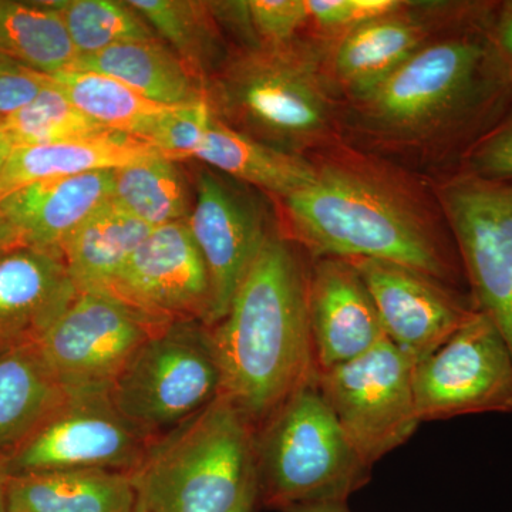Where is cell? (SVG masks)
Masks as SVG:
<instances>
[{
  "label": "cell",
  "mask_w": 512,
  "mask_h": 512,
  "mask_svg": "<svg viewBox=\"0 0 512 512\" xmlns=\"http://www.w3.org/2000/svg\"><path fill=\"white\" fill-rule=\"evenodd\" d=\"M308 276L295 245L272 234L227 315L208 326L221 369V394L255 431L316 377Z\"/></svg>",
  "instance_id": "1"
},
{
  "label": "cell",
  "mask_w": 512,
  "mask_h": 512,
  "mask_svg": "<svg viewBox=\"0 0 512 512\" xmlns=\"http://www.w3.org/2000/svg\"><path fill=\"white\" fill-rule=\"evenodd\" d=\"M491 5L356 97L363 124L397 140L448 133L466 140L470 150L512 97V76L487 33Z\"/></svg>",
  "instance_id": "2"
},
{
  "label": "cell",
  "mask_w": 512,
  "mask_h": 512,
  "mask_svg": "<svg viewBox=\"0 0 512 512\" xmlns=\"http://www.w3.org/2000/svg\"><path fill=\"white\" fill-rule=\"evenodd\" d=\"M284 202L293 241L318 258L382 259L453 288L467 285L458 252L434 237L412 202L372 174L350 165L316 167L312 183Z\"/></svg>",
  "instance_id": "3"
},
{
  "label": "cell",
  "mask_w": 512,
  "mask_h": 512,
  "mask_svg": "<svg viewBox=\"0 0 512 512\" xmlns=\"http://www.w3.org/2000/svg\"><path fill=\"white\" fill-rule=\"evenodd\" d=\"M204 92L214 119L285 153L302 156L332 130L318 67L295 42L231 53Z\"/></svg>",
  "instance_id": "4"
},
{
  "label": "cell",
  "mask_w": 512,
  "mask_h": 512,
  "mask_svg": "<svg viewBox=\"0 0 512 512\" xmlns=\"http://www.w3.org/2000/svg\"><path fill=\"white\" fill-rule=\"evenodd\" d=\"M258 507L348 501L372 467L357 453L320 393L316 377L254 434Z\"/></svg>",
  "instance_id": "5"
},
{
  "label": "cell",
  "mask_w": 512,
  "mask_h": 512,
  "mask_svg": "<svg viewBox=\"0 0 512 512\" xmlns=\"http://www.w3.org/2000/svg\"><path fill=\"white\" fill-rule=\"evenodd\" d=\"M254 434L220 394L207 409L151 446L133 474L144 512H228L254 476Z\"/></svg>",
  "instance_id": "6"
},
{
  "label": "cell",
  "mask_w": 512,
  "mask_h": 512,
  "mask_svg": "<svg viewBox=\"0 0 512 512\" xmlns=\"http://www.w3.org/2000/svg\"><path fill=\"white\" fill-rule=\"evenodd\" d=\"M221 387L210 328L174 322L140 346L107 396L121 417L157 443L207 409Z\"/></svg>",
  "instance_id": "7"
},
{
  "label": "cell",
  "mask_w": 512,
  "mask_h": 512,
  "mask_svg": "<svg viewBox=\"0 0 512 512\" xmlns=\"http://www.w3.org/2000/svg\"><path fill=\"white\" fill-rule=\"evenodd\" d=\"M416 362L389 339L365 355L316 372V384L357 453L370 467L402 446L421 423Z\"/></svg>",
  "instance_id": "8"
},
{
  "label": "cell",
  "mask_w": 512,
  "mask_h": 512,
  "mask_svg": "<svg viewBox=\"0 0 512 512\" xmlns=\"http://www.w3.org/2000/svg\"><path fill=\"white\" fill-rule=\"evenodd\" d=\"M440 201L477 311L512 353V180L457 174Z\"/></svg>",
  "instance_id": "9"
},
{
  "label": "cell",
  "mask_w": 512,
  "mask_h": 512,
  "mask_svg": "<svg viewBox=\"0 0 512 512\" xmlns=\"http://www.w3.org/2000/svg\"><path fill=\"white\" fill-rule=\"evenodd\" d=\"M421 423L512 413V353L491 319L477 311L414 367Z\"/></svg>",
  "instance_id": "10"
},
{
  "label": "cell",
  "mask_w": 512,
  "mask_h": 512,
  "mask_svg": "<svg viewBox=\"0 0 512 512\" xmlns=\"http://www.w3.org/2000/svg\"><path fill=\"white\" fill-rule=\"evenodd\" d=\"M167 325L110 293L79 291L40 350L67 394L109 393L128 360Z\"/></svg>",
  "instance_id": "11"
},
{
  "label": "cell",
  "mask_w": 512,
  "mask_h": 512,
  "mask_svg": "<svg viewBox=\"0 0 512 512\" xmlns=\"http://www.w3.org/2000/svg\"><path fill=\"white\" fill-rule=\"evenodd\" d=\"M153 444L120 416L107 393L67 394L62 406L0 467L6 477L70 470L134 474Z\"/></svg>",
  "instance_id": "12"
},
{
  "label": "cell",
  "mask_w": 512,
  "mask_h": 512,
  "mask_svg": "<svg viewBox=\"0 0 512 512\" xmlns=\"http://www.w3.org/2000/svg\"><path fill=\"white\" fill-rule=\"evenodd\" d=\"M194 204L187 220L210 274V325L227 315L229 305L256 256L274 234L268 212L248 185L212 168L194 174Z\"/></svg>",
  "instance_id": "13"
},
{
  "label": "cell",
  "mask_w": 512,
  "mask_h": 512,
  "mask_svg": "<svg viewBox=\"0 0 512 512\" xmlns=\"http://www.w3.org/2000/svg\"><path fill=\"white\" fill-rule=\"evenodd\" d=\"M101 292L161 323L210 325V274L187 221L154 228Z\"/></svg>",
  "instance_id": "14"
},
{
  "label": "cell",
  "mask_w": 512,
  "mask_h": 512,
  "mask_svg": "<svg viewBox=\"0 0 512 512\" xmlns=\"http://www.w3.org/2000/svg\"><path fill=\"white\" fill-rule=\"evenodd\" d=\"M379 312L386 338L414 362L431 355L477 312L470 295L382 259H352Z\"/></svg>",
  "instance_id": "15"
},
{
  "label": "cell",
  "mask_w": 512,
  "mask_h": 512,
  "mask_svg": "<svg viewBox=\"0 0 512 512\" xmlns=\"http://www.w3.org/2000/svg\"><path fill=\"white\" fill-rule=\"evenodd\" d=\"M316 372L365 355L386 339L369 289L349 259L319 258L308 276Z\"/></svg>",
  "instance_id": "16"
},
{
  "label": "cell",
  "mask_w": 512,
  "mask_h": 512,
  "mask_svg": "<svg viewBox=\"0 0 512 512\" xmlns=\"http://www.w3.org/2000/svg\"><path fill=\"white\" fill-rule=\"evenodd\" d=\"M77 293L63 256L26 245L0 255V356L40 346Z\"/></svg>",
  "instance_id": "17"
},
{
  "label": "cell",
  "mask_w": 512,
  "mask_h": 512,
  "mask_svg": "<svg viewBox=\"0 0 512 512\" xmlns=\"http://www.w3.org/2000/svg\"><path fill=\"white\" fill-rule=\"evenodd\" d=\"M114 170L37 181L0 198V215L26 247L63 256L77 229L113 198Z\"/></svg>",
  "instance_id": "18"
},
{
  "label": "cell",
  "mask_w": 512,
  "mask_h": 512,
  "mask_svg": "<svg viewBox=\"0 0 512 512\" xmlns=\"http://www.w3.org/2000/svg\"><path fill=\"white\" fill-rule=\"evenodd\" d=\"M156 154V148L146 141L124 133L63 143L15 146L0 173V198L37 181L117 170Z\"/></svg>",
  "instance_id": "19"
},
{
  "label": "cell",
  "mask_w": 512,
  "mask_h": 512,
  "mask_svg": "<svg viewBox=\"0 0 512 512\" xmlns=\"http://www.w3.org/2000/svg\"><path fill=\"white\" fill-rule=\"evenodd\" d=\"M8 512H138L133 474L50 471L8 477Z\"/></svg>",
  "instance_id": "20"
},
{
  "label": "cell",
  "mask_w": 512,
  "mask_h": 512,
  "mask_svg": "<svg viewBox=\"0 0 512 512\" xmlns=\"http://www.w3.org/2000/svg\"><path fill=\"white\" fill-rule=\"evenodd\" d=\"M70 69L104 74L163 106L205 100L204 83L158 37L130 40L96 55L77 57Z\"/></svg>",
  "instance_id": "21"
},
{
  "label": "cell",
  "mask_w": 512,
  "mask_h": 512,
  "mask_svg": "<svg viewBox=\"0 0 512 512\" xmlns=\"http://www.w3.org/2000/svg\"><path fill=\"white\" fill-rule=\"evenodd\" d=\"M67 399L40 346L0 356V464Z\"/></svg>",
  "instance_id": "22"
},
{
  "label": "cell",
  "mask_w": 512,
  "mask_h": 512,
  "mask_svg": "<svg viewBox=\"0 0 512 512\" xmlns=\"http://www.w3.org/2000/svg\"><path fill=\"white\" fill-rule=\"evenodd\" d=\"M406 9L342 36L335 53V70L355 99L375 89L427 45L430 26L407 15Z\"/></svg>",
  "instance_id": "23"
},
{
  "label": "cell",
  "mask_w": 512,
  "mask_h": 512,
  "mask_svg": "<svg viewBox=\"0 0 512 512\" xmlns=\"http://www.w3.org/2000/svg\"><path fill=\"white\" fill-rule=\"evenodd\" d=\"M192 158L238 183L271 192L282 200L311 184L316 173L315 165L302 156L259 143L214 117Z\"/></svg>",
  "instance_id": "24"
},
{
  "label": "cell",
  "mask_w": 512,
  "mask_h": 512,
  "mask_svg": "<svg viewBox=\"0 0 512 512\" xmlns=\"http://www.w3.org/2000/svg\"><path fill=\"white\" fill-rule=\"evenodd\" d=\"M153 229L107 202L63 249L77 291H106Z\"/></svg>",
  "instance_id": "25"
},
{
  "label": "cell",
  "mask_w": 512,
  "mask_h": 512,
  "mask_svg": "<svg viewBox=\"0 0 512 512\" xmlns=\"http://www.w3.org/2000/svg\"><path fill=\"white\" fill-rule=\"evenodd\" d=\"M158 39L183 60L202 83L227 62L231 52L208 2L195 0H127Z\"/></svg>",
  "instance_id": "26"
},
{
  "label": "cell",
  "mask_w": 512,
  "mask_h": 512,
  "mask_svg": "<svg viewBox=\"0 0 512 512\" xmlns=\"http://www.w3.org/2000/svg\"><path fill=\"white\" fill-rule=\"evenodd\" d=\"M111 201L148 227H163L190 218L194 184L181 161L158 153L114 170Z\"/></svg>",
  "instance_id": "27"
},
{
  "label": "cell",
  "mask_w": 512,
  "mask_h": 512,
  "mask_svg": "<svg viewBox=\"0 0 512 512\" xmlns=\"http://www.w3.org/2000/svg\"><path fill=\"white\" fill-rule=\"evenodd\" d=\"M0 55L45 76L70 69L77 53L52 2L0 0Z\"/></svg>",
  "instance_id": "28"
},
{
  "label": "cell",
  "mask_w": 512,
  "mask_h": 512,
  "mask_svg": "<svg viewBox=\"0 0 512 512\" xmlns=\"http://www.w3.org/2000/svg\"><path fill=\"white\" fill-rule=\"evenodd\" d=\"M47 77L77 109L116 133L140 138L154 117L170 109L104 74L66 69Z\"/></svg>",
  "instance_id": "29"
},
{
  "label": "cell",
  "mask_w": 512,
  "mask_h": 512,
  "mask_svg": "<svg viewBox=\"0 0 512 512\" xmlns=\"http://www.w3.org/2000/svg\"><path fill=\"white\" fill-rule=\"evenodd\" d=\"M62 15L77 57L92 56L130 40L158 37L146 19L127 2L53 0Z\"/></svg>",
  "instance_id": "30"
},
{
  "label": "cell",
  "mask_w": 512,
  "mask_h": 512,
  "mask_svg": "<svg viewBox=\"0 0 512 512\" xmlns=\"http://www.w3.org/2000/svg\"><path fill=\"white\" fill-rule=\"evenodd\" d=\"M15 146L63 143L116 133L87 117L52 80L32 103L0 124Z\"/></svg>",
  "instance_id": "31"
},
{
  "label": "cell",
  "mask_w": 512,
  "mask_h": 512,
  "mask_svg": "<svg viewBox=\"0 0 512 512\" xmlns=\"http://www.w3.org/2000/svg\"><path fill=\"white\" fill-rule=\"evenodd\" d=\"M212 114L207 100L164 110L144 128L140 140L173 160L194 157L210 128Z\"/></svg>",
  "instance_id": "32"
},
{
  "label": "cell",
  "mask_w": 512,
  "mask_h": 512,
  "mask_svg": "<svg viewBox=\"0 0 512 512\" xmlns=\"http://www.w3.org/2000/svg\"><path fill=\"white\" fill-rule=\"evenodd\" d=\"M309 22L330 33L346 35L373 20L406 9L400 0H306Z\"/></svg>",
  "instance_id": "33"
},
{
  "label": "cell",
  "mask_w": 512,
  "mask_h": 512,
  "mask_svg": "<svg viewBox=\"0 0 512 512\" xmlns=\"http://www.w3.org/2000/svg\"><path fill=\"white\" fill-rule=\"evenodd\" d=\"M463 173L512 180V97L503 116L467 151Z\"/></svg>",
  "instance_id": "34"
},
{
  "label": "cell",
  "mask_w": 512,
  "mask_h": 512,
  "mask_svg": "<svg viewBox=\"0 0 512 512\" xmlns=\"http://www.w3.org/2000/svg\"><path fill=\"white\" fill-rule=\"evenodd\" d=\"M249 18L261 46H285L309 22L306 0H251Z\"/></svg>",
  "instance_id": "35"
},
{
  "label": "cell",
  "mask_w": 512,
  "mask_h": 512,
  "mask_svg": "<svg viewBox=\"0 0 512 512\" xmlns=\"http://www.w3.org/2000/svg\"><path fill=\"white\" fill-rule=\"evenodd\" d=\"M49 77L0 55V119L16 113L36 99Z\"/></svg>",
  "instance_id": "36"
},
{
  "label": "cell",
  "mask_w": 512,
  "mask_h": 512,
  "mask_svg": "<svg viewBox=\"0 0 512 512\" xmlns=\"http://www.w3.org/2000/svg\"><path fill=\"white\" fill-rule=\"evenodd\" d=\"M487 33L495 53L512 76V0L491 5Z\"/></svg>",
  "instance_id": "37"
},
{
  "label": "cell",
  "mask_w": 512,
  "mask_h": 512,
  "mask_svg": "<svg viewBox=\"0 0 512 512\" xmlns=\"http://www.w3.org/2000/svg\"><path fill=\"white\" fill-rule=\"evenodd\" d=\"M279 512H350L348 501H326V503H309L292 505Z\"/></svg>",
  "instance_id": "38"
},
{
  "label": "cell",
  "mask_w": 512,
  "mask_h": 512,
  "mask_svg": "<svg viewBox=\"0 0 512 512\" xmlns=\"http://www.w3.org/2000/svg\"><path fill=\"white\" fill-rule=\"evenodd\" d=\"M258 508V491H256V478L254 476L248 481L247 487L242 491L238 503L228 512H255Z\"/></svg>",
  "instance_id": "39"
},
{
  "label": "cell",
  "mask_w": 512,
  "mask_h": 512,
  "mask_svg": "<svg viewBox=\"0 0 512 512\" xmlns=\"http://www.w3.org/2000/svg\"><path fill=\"white\" fill-rule=\"evenodd\" d=\"M18 245H22L18 232L0 215V255Z\"/></svg>",
  "instance_id": "40"
},
{
  "label": "cell",
  "mask_w": 512,
  "mask_h": 512,
  "mask_svg": "<svg viewBox=\"0 0 512 512\" xmlns=\"http://www.w3.org/2000/svg\"><path fill=\"white\" fill-rule=\"evenodd\" d=\"M13 147H15L13 141L10 140L8 134L0 128V173H2L3 167H5Z\"/></svg>",
  "instance_id": "41"
},
{
  "label": "cell",
  "mask_w": 512,
  "mask_h": 512,
  "mask_svg": "<svg viewBox=\"0 0 512 512\" xmlns=\"http://www.w3.org/2000/svg\"><path fill=\"white\" fill-rule=\"evenodd\" d=\"M0 512H8V477L0 467Z\"/></svg>",
  "instance_id": "42"
},
{
  "label": "cell",
  "mask_w": 512,
  "mask_h": 512,
  "mask_svg": "<svg viewBox=\"0 0 512 512\" xmlns=\"http://www.w3.org/2000/svg\"><path fill=\"white\" fill-rule=\"evenodd\" d=\"M138 512H144V511H143V510H141V508H140V507H138Z\"/></svg>",
  "instance_id": "43"
},
{
  "label": "cell",
  "mask_w": 512,
  "mask_h": 512,
  "mask_svg": "<svg viewBox=\"0 0 512 512\" xmlns=\"http://www.w3.org/2000/svg\"><path fill=\"white\" fill-rule=\"evenodd\" d=\"M2 120H3V119H0V124H2Z\"/></svg>",
  "instance_id": "44"
}]
</instances>
